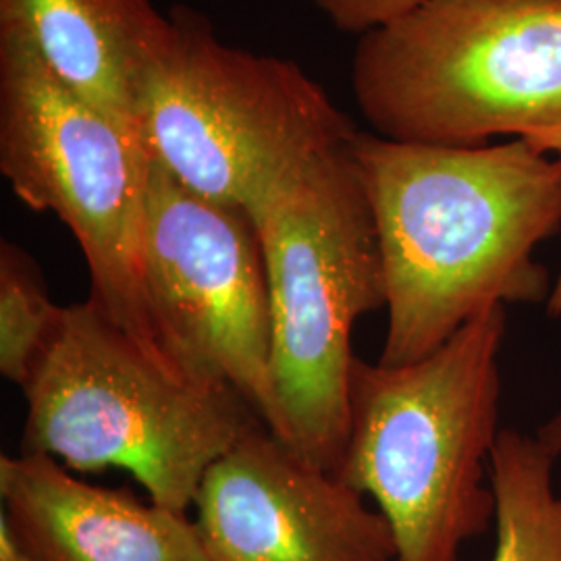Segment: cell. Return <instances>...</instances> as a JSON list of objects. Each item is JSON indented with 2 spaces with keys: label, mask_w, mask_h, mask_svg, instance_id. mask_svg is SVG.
Instances as JSON below:
<instances>
[{
  "label": "cell",
  "mask_w": 561,
  "mask_h": 561,
  "mask_svg": "<svg viewBox=\"0 0 561 561\" xmlns=\"http://www.w3.org/2000/svg\"><path fill=\"white\" fill-rule=\"evenodd\" d=\"M387 287L381 364L422 360L484 310L549 301L535 250L561 227V159L522 140L435 146L356 131Z\"/></svg>",
  "instance_id": "1"
},
{
  "label": "cell",
  "mask_w": 561,
  "mask_h": 561,
  "mask_svg": "<svg viewBox=\"0 0 561 561\" xmlns=\"http://www.w3.org/2000/svg\"><path fill=\"white\" fill-rule=\"evenodd\" d=\"M21 454L71 472L119 468L175 512L261 416L225 382L192 373L113 321L92 298L62 306L32 377Z\"/></svg>",
  "instance_id": "2"
},
{
  "label": "cell",
  "mask_w": 561,
  "mask_h": 561,
  "mask_svg": "<svg viewBox=\"0 0 561 561\" xmlns=\"http://www.w3.org/2000/svg\"><path fill=\"white\" fill-rule=\"evenodd\" d=\"M505 327V306H495L422 360H356L337 474L375 500L398 561H460L461 547L495 522L489 461Z\"/></svg>",
  "instance_id": "3"
},
{
  "label": "cell",
  "mask_w": 561,
  "mask_h": 561,
  "mask_svg": "<svg viewBox=\"0 0 561 561\" xmlns=\"http://www.w3.org/2000/svg\"><path fill=\"white\" fill-rule=\"evenodd\" d=\"M252 217L271 291L268 428L337 474L358 360L352 333L387 306L377 222L350 144L308 164Z\"/></svg>",
  "instance_id": "4"
},
{
  "label": "cell",
  "mask_w": 561,
  "mask_h": 561,
  "mask_svg": "<svg viewBox=\"0 0 561 561\" xmlns=\"http://www.w3.org/2000/svg\"><path fill=\"white\" fill-rule=\"evenodd\" d=\"M352 90L387 140L561 154V0H431L362 34Z\"/></svg>",
  "instance_id": "5"
},
{
  "label": "cell",
  "mask_w": 561,
  "mask_h": 561,
  "mask_svg": "<svg viewBox=\"0 0 561 561\" xmlns=\"http://www.w3.org/2000/svg\"><path fill=\"white\" fill-rule=\"evenodd\" d=\"M138 125L181 185L250 215L358 131L298 62L229 46L190 9L171 13V36L141 81Z\"/></svg>",
  "instance_id": "6"
},
{
  "label": "cell",
  "mask_w": 561,
  "mask_h": 561,
  "mask_svg": "<svg viewBox=\"0 0 561 561\" xmlns=\"http://www.w3.org/2000/svg\"><path fill=\"white\" fill-rule=\"evenodd\" d=\"M152 161L138 125L85 101L25 42L0 36V173L25 206L67 225L88 264L90 298L167 352L144 280Z\"/></svg>",
  "instance_id": "7"
},
{
  "label": "cell",
  "mask_w": 561,
  "mask_h": 561,
  "mask_svg": "<svg viewBox=\"0 0 561 561\" xmlns=\"http://www.w3.org/2000/svg\"><path fill=\"white\" fill-rule=\"evenodd\" d=\"M144 280L167 352L192 373L236 389L268 426L273 321L254 217L202 198L152 161Z\"/></svg>",
  "instance_id": "8"
},
{
  "label": "cell",
  "mask_w": 561,
  "mask_h": 561,
  "mask_svg": "<svg viewBox=\"0 0 561 561\" xmlns=\"http://www.w3.org/2000/svg\"><path fill=\"white\" fill-rule=\"evenodd\" d=\"M194 505L208 561H398L381 512L264 422L208 468Z\"/></svg>",
  "instance_id": "9"
},
{
  "label": "cell",
  "mask_w": 561,
  "mask_h": 561,
  "mask_svg": "<svg viewBox=\"0 0 561 561\" xmlns=\"http://www.w3.org/2000/svg\"><path fill=\"white\" fill-rule=\"evenodd\" d=\"M0 518L36 561H208L194 520L48 456L0 458Z\"/></svg>",
  "instance_id": "10"
},
{
  "label": "cell",
  "mask_w": 561,
  "mask_h": 561,
  "mask_svg": "<svg viewBox=\"0 0 561 561\" xmlns=\"http://www.w3.org/2000/svg\"><path fill=\"white\" fill-rule=\"evenodd\" d=\"M0 36L25 42L85 101L138 125L141 81L171 18L152 0H0Z\"/></svg>",
  "instance_id": "11"
},
{
  "label": "cell",
  "mask_w": 561,
  "mask_h": 561,
  "mask_svg": "<svg viewBox=\"0 0 561 561\" xmlns=\"http://www.w3.org/2000/svg\"><path fill=\"white\" fill-rule=\"evenodd\" d=\"M556 456L535 435L500 431L489 461L495 495L491 561H561V495L553 489Z\"/></svg>",
  "instance_id": "12"
},
{
  "label": "cell",
  "mask_w": 561,
  "mask_h": 561,
  "mask_svg": "<svg viewBox=\"0 0 561 561\" xmlns=\"http://www.w3.org/2000/svg\"><path fill=\"white\" fill-rule=\"evenodd\" d=\"M62 306L50 300L34 259L0 243V373L23 387L59 329Z\"/></svg>",
  "instance_id": "13"
},
{
  "label": "cell",
  "mask_w": 561,
  "mask_h": 561,
  "mask_svg": "<svg viewBox=\"0 0 561 561\" xmlns=\"http://www.w3.org/2000/svg\"><path fill=\"white\" fill-rule=\"evenodd\" d=\"M327 20L345 34H366L398 20L431 0H310Z\"/></svg>",
  "instance_id": "14"
},
{
  "label": "cell",
  "mask_w": 561,
  "mask_h": 561,
  "mask_svg": "<svg viewBox=\"0 0 561 561\" xmlns=\"http://www.w3.org/2000/svg\"><path fill=\"white\" fill-rule=\"evenodd\" d=\"M0 561H36L15 539L9 524L0 518Z\"/></svg>",
  "instance_id": "15"
},
{
  "label": "cell",
  "mask_w": 561,
  "mask_h": 561,
  "mask_svg": "<svg viewBox=\"0 0 561 561\" xmlns=\"http://www.w3.org/2000/svg\"><path fill=\"white\" fill-rule=\"evenodd\" d=\"M539 442L556 456H561V408L549 419L547 422H542L535 435Z\"/></svg>",
  "instance_id": "16"
},
{
  "label": "cell",
  "mask_w": 561,
  "mask_h": 561,
  "mask_svg": "<svg viewBox=\"0 0 561 561\" xmlns=\"http://www.w3.org/2000/svg\"><path fill=\"white\" fill-rule=\"evenodd\" d=\"M547 314L553 317V319H561V266L560 275L553 283V291H551L549 301H547Z\"/></svg>",
  "instance_id": "17"
}]
</instances>
